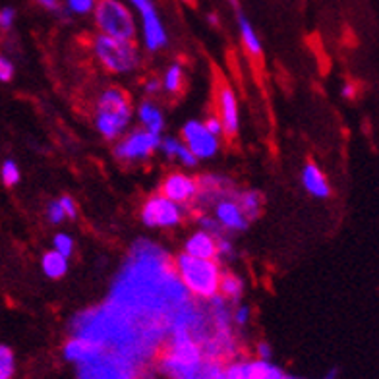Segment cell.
Returning <instances> with one entry per match:
<instances>
[{"mask_svg":"<svg viewBox=\"0 0 379 379\" xmlns=\"http://www.w3.org/2000/svg\"><path fill=\"white\" fill-rule=\"evenodd\" d=\"M137 116H139V120H142L145 128L153 132V134H161V130L165 128V120H163V114H161L159 106L153 105L151 101L142 103L139 111H137Z\"/></svg>","mask_w":379,"mask_h":379,"instance_id":"obj_16","label":"cell"},{"mask_svg":"<svg viewBox=\"0 0 379 379\" xmlns=\"http://www.w3.org/2000/svg\"><path fill=\"white\" fill-rule=\"evenodd\" d=\"M43 271L49 279H62L64 275L68 273V258H64L62 254L56 250L46 251L43 256Z\"/></svg>","mask_w":379,"mask_h":379,"instance_id":"obj_17","label":"cell"},{"mask_svg":"<svg viewBox=\"0 0 379 379\" xmlns=\"http://www.w3.org/2000/svg\"><path fill=\"white\" fill-rule=\"evenodd\" d=\"M244 290V282L240 277H236L232 273H225L220 275L219 279V290L217 294H220L225 300H238L242 296Z\"/></svg>","mask_w":379,"mask_h":379,"instance_id":"obj_19","label":"cell"},{"mask_svg":"<svg viewBox=\"0 0 379 379\" xmlns=\"http://www.w3.org/2000/svg\"><path fill=\"white\" fill-rule=\"evenodd\" d=\"M66 2H68V8L74 14H87L97 4V0H66Z\"/></svg>","mask_w":379,"mask_h":379,"instance_id":"obj_25","label":"cell"},{"mask_svg":"<svg viewBox=\"0 0 379 379\" xmlns=\"http://www.w3.org/2000/svg\"><path fill=\"white\" fill-rule=\"evenodd\" d=\"M161 149H163V153L167 155L168 159H178L182 161V165H186V167H196V155L190 151L188 147L184 144H180L178 139H175V137H167V139H161Z\"/></svg>","mask_w":379,"mask_h":379,"instance_id":"obj_15","label":"cell"},{"mask_svg":"<svg viewBox=\"0 0 379 379\" xmlns=\"http://www.w3.org/2000/svg\"><path fill=\"white\" fill-rule=\"evenodd\" d=\"M217 111H219V120L223 124V134L228 139H235L238 134V103L232 89L228 87L223 77H217Z\"/></svg>","mask_w":379,"mask_h":379,"instance_id":"obj_9","label":"cell"},{"mask_svg":"<svg viewBox=\"0 0 379 379\" xmlns=\"http://www.w3.org/2000/svg\"><path fill=\"white\" fill-rule=\"evenodd\" d=\"M163 85H165V89H167L170 95H178V93L182 92L184 74L182 68H180V64H173V66L167 70V76H165Z\"/></svg>","mask_w":379,"mask_h":379,"instance_id":"obj_21","label":"cell"},{"mask_svg":"<svg viewBox=\"0 0 379 379\" xmlns=\"http://www.w3.org/2000/svg\"><path fill=\"white\" fill-rule=\"evenodd\" d=\"M142 220H144V225L153 228L176 227L182 220V209H180V205L159 194V196L149 197L144 204Z\"/></svg>","mask_w":379,"mask_h":379,"instance_id":"obj_5","label":"cell"},{"mask_svg":"<svg viewBox=\"0 0 379 379\" xmlns=\"http://www.w3.org/2000/svg\"><path fill=\"white\" fill-rule=\"evenodd\" d=\"M58 204H61L62 211H64V215H66L68 219H76L77 209H76V204H74V199H72V197L62 196L61 199H58Z\"/></svg>","mask_w":379,"mask_h":379,"instance_id":"obj_28","label":"cell"},{"mask_svg":"<svg viewBox=\"0 0 379 379\" xmlns=\"http://www.w3.org/2000/svg\"><path fill=\"white\" fill-rule=\"evenodd\" d=\"M93 53L103 64V68L113 74H128L139 64V54L132 41L108 37L103 33L93 41Z\"/></svg>","mask_w":379,"mask_h":379,"instance_id":"obj_3","label":"cell"},{"mask_svg":"<svg viewBox=\"0 0 379 379\" xmlns=\"http://www.w3.org/2000/svg\"><path fill=\"white\" fill-rule=\"evenodd\" d=\"M15 373L14 352L6 344H0V379H12Z\"/></svg>","mask_w":379,"mask_h":379,"instance_id":"obj_22","label":"cell"},{"mask_svg":"<svg viewBox=\"0 0 379 379\" xmlns=\"http://www.w3.org/2000/svg\"><path fill=\"white\" fill-rule=\"evenodd\" d=\"M232 319H235V323H238V325H246L248 319H250V310H248L246 306H240V308L232 313Z\"/></svg>","mask_w":379,"mask_h":379,"instance_id":"obj_32","label":"cell"},{"mask_svg":"<svg viewBox=\"0 0 379 379\" xmlns=\"http://www.w3.org/2000/svg\"><path fill=\"white\" fill-rule=\"evenodd\" d=\"M204 126L209 130L215 137H219L220 134H223V124H220L219 116H209V118L205 120Z\"/></svg>","mask_w":379,"mask_h":379,"instance_id":"obj_31","label":"cell"},{"mask_svg":"<svg viewBox=\"0 0 379 379\" xmlns=\"http://www.w3.org/2000/svg\"><path fill=\"white\" fill-rule=\"evenodd\" d=\"M136 10L142 14V20H144V39L145 46L149 51H159L163 46L167 45V31L161 23L159 14L155 12V6H153L151 0H130Z\"/></svg>","mask_w":379,"mask_h":379,"instance_id":"obj_8","label":"cell"},{"mask_svg":"<svg viewBox=\"0 0 379 379\" xmlns=\"http://www.w3.org/2000/svg\"><path fill=\"white\" fill-rule=\"evenodd\" d=\"M236 204L240 205V209H242L244 217L248 220H254L256 217H259V213H261V205H263V197L259 192H244L240 196L236 197Z\"/></svg>","mask_w":379,"mask_h":379,"instance_id":"obj_18","label":"cell"},{"mask_svg":"<svg viewBox=\"0 0 379 379\" xmlns=\"http://www.w3.org/2000/svg\"><path fill=\"white\" fill-rule=\"evenodd\" d=\"M258 354H259V360H269V358H271V349H269V344L261 342V344L258 347Z\"/></svg>","mask_w":379,"mask_h":379,"instance_id":"obj_34","label":"cell"},{"mask_svg":"<svg viewBox=\"0 0 379 379\" xmlns=\"http://www.w3.org/2000/svg\"><path fill=\"white\" fill-rule=\"evenodd\" d=\"M161 196L168 197L175 204H190L197 196V180L182 173L168 175L161 184Z\"/></svg>","mask_w":379,"mask_h":379,"instance_id":"obj_10","label":"cell"},{"mask_svg":"<svg viewBox=\"0 0 379 379\" xmlns=\"http://www.w3.org/2000/svg\"><path fill=\"white\" fill-rule=\"evenodd\" d=\"M302 182L304 188L310 192L311 196L316 197H327L331 194V188H329V182L325 180V176L323 173L319 170V167L316 163H308L306 167H304L302 173Z\"/></svg>","mask_w":379,"mask_h":379,"instance_id":"obj_14","label":"cell"},{"mask_svg":"<svg viewBox=\"0 0 379 379\" xmlns=\"http://www.w3.org/2000/svg\"><path fill=\"white\" fill-rule=\"evenodd\" d=\"M159 89H161L159 80H149V82L145 84V93H147V95H155Z\"/></svg>","mask_w":379,"mask_h":379,"instance_id":"obj_33","label":"cell"},{"mask_svg":"<svg viewBox=\"0 0 379 379\" xmlns=\"http://www.w3.org/2000/svg\"><path fill=\"white\" fill-rule=\"evenodd\" d=\"M0 178H2V182L8 188H12L15 184L20 182V168L15 165L14 161H6L2 168H0Z\"/></svg>","mask_w":379,"mask_h":379,"instance_id":"obj_23","label":"cell"},{"mask_svg":"<svg viewBox=\"0 0 379 379\" xmlns=\"http://www.w3.org/2000/svg\"><path fill=\"white\" fill-rule=\"evenodd\" d=\"M342 95H344V97H354V95H356V87L349 84L344 89H342Z\"/></svg>","mask_w":379,"mask_h":379,"instance_id":"obj_36","label":"cell"},{"mask_svg":"<svg viewBox=\"0 0 379 379\" xmlns=\"http://www.w3.org/2000/svg\"><path fill=\"white\" fill-rule=\"evenodd\" d=\"M215 207V217L219 220L225 230H246L248 228V219L244 217L240 205L236 204L235 196L223 197L217 201Z\"/></svg>","mask_w":379,"mask_h":379,"instance_id":"obj_12","label":"cell"},{"mask_svg":"<svg viewBox=\"0 0 379 379\" xmlns=\"http://www.w3.org/2000/svg\"><path fill=\"white\" fill-rule=\"evenodd\" d=\"M132 118V103L126 93L118 87H108L99 95L97 101V130L101 136L113 142L124 134Z\"/></svg>","mask_w":379,"mask_h":379,"instance_id":"obj_2","label":"cell"},{"mask_svg":"<svg viewBox=\"0 0 379 379\" xmlns=\"http://www.w3.org/2000/svg\"><path fill=\"white\" fill-rule=\"evenodd\" d=\"M105 354V344L87 339V337H77L64 347V356L68 358L70 362H77V364H89L93 360H97Z\"/></svg>","mask_w":379,"mask_h":379,"instance_id":"obj_11","label":"cell"},{"mask_svg":"<svg viewBox=\"0 0 379 379\" xmlns=\"http://www.w3.org/2000/svg\"><path fill=\"white\" fill-rule=\"evenodd\" d=\"M209 22H211L213 25H217V15H215V14L209 15Z\"/></svg>","mask_w":379,"mask_h":379,"instance_id":"obj_37","label":"cell"},{"mask_svg":"<svg viewBox=\"0 0 379 379\" xmlns=\"http://www.w3.org/2000/svg\"><path fill=\"white\" fill-rule=\"evenodd\" d=\"M228 2H230V4H235V6H236V0H228Z\"/></svg>","mask_w":379,"mask_h":379,"instance_id":"obj_38","label":"cell"},{"mask_svg":"<svg viewBox=\"0 0 379 379\" xmlns=\"http://www.w3.org/2000/svg\"><path fill=\"white\" fill-rule=\"evenodd\" d=\"M238 25H240V35H242L246 51L250 54H254V56H259V54H261V43H259V39L258 35H256L254 27H251V23L240 14L238 15Z\"/></svg>","mask_w":379,"mask_h":379,"instance_id":"obj_20","label":"cell"},{"mask_svg":"<svg viewBox=\"0 0 379 379\" xmlns=\"http://www.w3.org/2000/svg\"><path fill=\"white\" fill-rule=\"evenodd\" d=\"M184 145L196 155V159H209L219 149V137H215L201 122L190 120L182 128Z\"/></svg>","mask_w":379,"mask_h":379,"instance_id":"obj_7","label":"cell"},{"mask_svg":"<svg viewBox=\"0 0 379 379\" xmlns=\"http://www.w3.org/2000/svg\"><path fill=\"white\" fill-rule=\"evenodd\" d=\"M175 269L178 279L190 294L209 300L219 290L220 271L219 266L213 259H201L180 254L175 261Z\"/></svg>","mask_w":379,"mask_h":379,"instance_id":"obj_1","label":"cell"},{"mask_svg":"<svg viewBox=\"0 0 379 379\" xmlns=\"http://www.w3.org/2000/svg\"><path fill=\"white\" fill-rule=\"evenodd\" d=\"M201 227H204L205 232H209L215 238H223L225 236V228L220 225L219 220L209 219V217H201Z\"/></svg>","mask_w":379,"mask_h":379,"instance_id":"obj_26","label":"cell"},{"mask_svg":"<svg viewBox=\"0 0 379 379\" xmlns=\"http://www.w3.org/2000/svg\"><path fill=\"white\" fill-rule=\"evenodd\" d=\"M14 77V64L4 58V56H0V82H10Z\"/></svg>","mask_w":379,"mask_h":379,"instance_id":"obj_29","label":"cell"},{"mask_svg":"<svg viewBox=\"0 0 379 379\" xmlns=\"http://www.w3.org/2000/svg\"><path fill=\"white\" fill-rule=\"evenodd\" d=\"M184 254L194 256V258L215 259V256H217V240L209 232L199 230L186 242V251Z\"/></svg>","mask_w":379,"mask_h":379,"instance_id":"obj_13","label":"cell"},{"mask_svg":"<svg viewBox=\"0 0 379 379\" xmlns=\"http://www.w3.org/2000/svg\"><path fill=\"white\" fill-rule=\"evenodd\" d=\"M186 2H190V0H186Z\"/></svg>","mask_w":379,"mask_h":379,"instance_id":"obj_39","label":"cell"},{"mask_svg":"<svg viewBox=\"0 0 379 379\" xmlns=\"http://www.w3.org/2000/svg\"><path fill=\"white\" fill-rule=\"evenodd\" d=\"M161 145L159 134H153L149 130H136L120 139V144L114 147V155L120 161H142Z\"/></svg>","mask_w":379,"mask_h":379,"instance_id":"obj_6","label":"cell"},{"mask_svg":"<svg viewBox=\"0 0 379 379\" xmlns=\"http://www.w3.org/2000/svg\"><path fill=\"white\" fill-rule=\"evenodd\" d=\"M41 6H45L46 10H53V12H58L61 10V4L58 0H37Z\"/></svg>","mask_w":379,"mask_h":379,"instance_id":"obj_35","label":"cell"},{"mask_svg":"<svg viewBox=\"0 0 379 379\" xmlns=\"http://www.w3.org/2000/svg\"><path fill=\"white\" fill-rule=\"evenodd\" d=\"M95 23L101 33L108 37L122 39V41H134L136 37V23L132 12L120 0H97Z\"/></svg>","mask_w":379,"mask_h":379,"instance_id":"obj_4","label":"cell"},{"mask_svg":"<svg viewBox=\"0 0 379 379\" xmlns=\"http://www.w3.org/2000/svg\"><path fill=\"white\" fill-rule=\"evenodd\" d=\"M46 217H49V220H51V223H54V225H56V223H62L66 215H64V211H62V207L58 201H51V204H49V207H46Z\"/></svg>","mask_w":379,"mask_h":379,"instance_id":"obj_27","label":"cell"},{"mask_svg":"<svg viewBox=\"0 0 379 379\" xmlns=\"http://www.w3.org/2000/svg\"><path fill=\"white\" fill-rule=\"evenodd\" d=\"M54 250L62 254L64 258H70L72 251H74V240H72V236L64 235V232L54 236Z\"/></svg>","mask_w":379,"mask_h":379,"instance_id":"obj_24","label":"cell"},{"mask_svg":"<svg viewBox=\"0 0 379 379\" xmlns=\"http://www.w3.org/2000/svg\"><path fill=\"white\" fill-rule=\"evenodd\" d=\"M15 20V12L14 8H2L0 10V30H10L12 27V23Z\"/></svg>","mask_w":379,"mask_h":379,"instance_id":"obj_30","label":"cell"}]
</instances>
